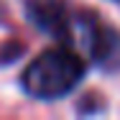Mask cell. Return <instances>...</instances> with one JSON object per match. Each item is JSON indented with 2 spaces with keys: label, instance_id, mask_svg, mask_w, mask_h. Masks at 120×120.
<instances>
[{
  "label": "cell",
  "instance_id": "1",
  "mask_svg": "<svg viewBox=\"0 0 120 120\" xmlns=\"http://www.w3.org/2000/svg\"><path fill=\"white\" fill-rule=\"evenodd\" d=\"M84 77V59L72 46H56L41 51L21 77L26 95L36 100H59L69 95Z\"/></svg>",
  "mask_w": 120,
  "mask_h": 120
},
{
  "label": "cell",
  "instance_id": "2",
  "mask_svg": "<svg viewBox=\"0 0 120 120\" xmlns=\"http://www.w3.org/2000/svg\"><path fill=\"white\" fill-rule=\"evenodd\" d=\"M87 54L102 69H118L120 67V33L110 26L97 23L92 41L87 46Z\"/></svg>",
  "mask_w": 120,
  "mask_h": 120
}]
</instances>
